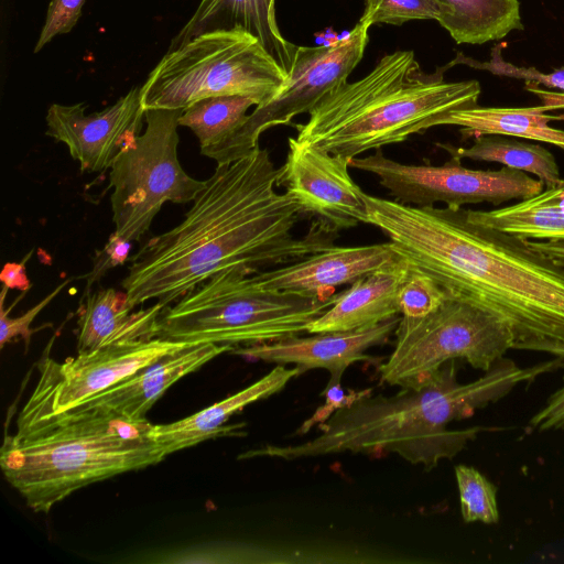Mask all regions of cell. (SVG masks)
<instances>
[{
  "label": "cell",
  "mask_w": 564,
  "mask_h": 564,
  "mask_svg": "<svg viewBox=\"0 0 564 564\" xmlns=\"http://www.w3.org/2000/svg\"><path fill=\"white\" fill-rule=\"evenodd\" d=\"M279 174L260 147L217 165L183 220L129 259L121 282L129 304L156 300L167 306L220 272L254 273L333 246L337 231L316 220L305 236L293 235L305 214L288 192L278 193Z\"/></svg>",
  "instance_id": "cell-1"
},
{
  "label": "cell",
  "mask_w": 564,
  "mask_h": 564,
  "mask_svg": "<svg viewBox=\"0 0 564 564\" xmlns=\"http://www.w3.org/2000/svg\"><path fill=\"white\" fill-rule=\"evenodd\" d=\"M378 227L448 295L500 317L513 349L564 344V268L528 239L471 221L465 208L419 207L365 193Z\"/></svg>",
  "instance_id": "cell-2"
},
{
  "label": "cell",
  "mask_w": 564,
  "mask_h": 564,
  "mask_svg": "<svg viewBox=\"0 0 564 564\" xmlns=\"http://www.w3.org/2000/svg\"><path fill=\"white\" fill-rule=\"evenodd\" d=\"M564 368V359L520 367L501 358L480 378L457 381L455 360L445 362L426 381L403 387L390 397L356 394L318 424L319 433L303 443L267 445L241 455L245 458L270 457L284 460L336 453H395L425 470L442 459H452L481 432L495 427L470 426L452 430V421L471 416L477 409L505 398L519 384Z\"/></svg>",
  "instance_id": "cell-3"
},
{
  "label": "cell",
  "mask_w": 564,
  "mask_h": 564,
  "mask_svg": "<svg viewBox=\"0 0 564 564\" xmlns=\"http://www.w3.org/2000/svg\"><path fill=\"white\" fill-rule=\"evenodd\" d=\"M477 80L445 82L424 73L412 51L384 55L365 77L344 80L295 124V139L350 160L404 142L440 126L452 112L477 106Z\"/></svg>",
  "instance_id": "cell-4"
},
{
  "label": "cell",
  "mask_w": 564,
  "mask_h": 564,
  "mask_svg": "<svg viewBox=\"0 0 564 564\" xmlns=\"http://www.w3.org/2000/svg\"><path fill=\"white\" fill-rule=\"evenodd\" d=\"M152 426L147 419L74 409L6 435L0 467L29 508L48 512L78 489L163 460Z\"/></svg>",
  "instance_id": "cell-5"
},
{
  "label": "cell",
  "mask_w": 564,
  "mask_h": 564,
  "mask_svg": "<svg viewBox=\"0 0 564 564\" xmlns=\"http://www.w3.org/2000/svg\"><path fill=\"white\" fill-rule=\"evenodd\" d=\"M250 274L242 270L220 272L164 307L156 337L232 347L272 341L306 332L337 296L265 291Z\"/></svg>",
  "instance_id": "cell-6"
},
{
  "label": "cell",
  "mask_w": 564,
  "mask_h": 564,
  "mask_svg": "<svg viewBox=\"0 0 564 564\" xmlns=\"http://www.w3.org/2000/svg\"><path fill=\"white\" fill-rule=\"evenodd\" d=\"M286 77L254 36L239 29L217 30L167 51L140 94L144 110L184 109L215 96H243L261 106L279 94Z\"/></svg>",
  "instance_id": "cell-7"
},
{
  "label": "cell",
  "mask_w": 564,
  "mask_h": 564,
  "mask_svg": "<svg viewBox=\"0 0 564 564\" xmlns=\"http://www.w3.org/2000/svg\"><path fill=\"white\" fill-rule=\"evenodd\" d=\"M394 333V349L379 371L382 382L401 388L422 384L445 362L458 358L486 372L514 344L500 317L448 294L424 317L401 316Z\"/></svg>",
  "instance_id": "cell-8"
},
{
  "label": "cell",
  "mask_w": 564,
  "mask_h": 564,
  "mask_svg": "<svg viewBox=\"0 0 564 564\" xmlns=\"http://www.w3.org/2000/svg\"><path fill=\"white\" fill-rule=\"evenodd\" d=\"M183 109H145V129L110 167L115 232L138 241L164 203L193 202L205 185L182 167L177 128Z\"/></svg>",
  "instance_id": "cell-9"
},
{
  "label": "cell",
  "mask_w": 564,
  "mask_h": 564,
  "mask_svg": "<svg viewBox=\"0 0 564 564\" xmlns=\"http://www.w3.org/2000/svg\"><path fill=\"white\" fill-rule=\"evenodd\" d=\"M56 335L36 364L39 381L19 414L17 433L73 410L160 359L195 345L161 337L119 341L59 362L50 356Z\"/></svg>",
  "instance_id": "cell-10"
},
{
  "label": "cell",
  "mask_w": 564,
  "mask_h": 564,
  "mask_svg": "<svg viewBox=\"0 0 564 564\" xmlns=\"http://www.w3.org/2000/svg\"><path fill=\"white\" fill-rule=\"evenodd\" d=\"M460 161L451 156L436 166L404 164L387 158L378 149L371 155L350 159L349 167L376 175L392 199L419 207L436 203L452 209L479 203L499 206L531 197L544 186L539 178L512 167L473 170Z\"/></svg>",
  "instance_id": "cell-11"
},
{
  "label": "cell",
  "mask_w": 564,
  "mask_h": 564,
  "mask_svg": "<svg viewBox=\"0 0 564 564\" xmlns=\"http://www.w3.org/2000/svg\"><path fill=\"white\" fill-rule=\"evenodd\" d=\"M369 28L358 21L348 36L330 45L297 46L282 89L248 115L234 144L232 162L259 148L264 131L290 124L295 116L308 113L328 91L347 80L364 56Z\"/></svg>",
  "instance_id": "cell-12"
},
{
  "label": "cell",
  "mask_w": 564,
  "mask_h": 564,
  "mask_svg": "<svg viewBox=\"0 0 564 564\" xmlns=\"http://www.w3.org/2000/svg\"><path fill=\"white\" fill-rule=\"evenodd\" d=\"M288 144L278 186L286 188L305 216L337 232L369 224L365 193L348 172L349 160L295 138Z\"/></svg>",
  "instance_id": "cell-13"
},
{
  "label": "cell",
  "mask_w": 564,
  "mask_h": 564,
  "mask_svg": "<svg viewBox=\"0 0 564 564\" xmlns=\"http://www.w3.org/2000/svg\"><path fill=\"white\" fill-rule=\"evenodd\" d=\"M87 105L52 104L45 117L46 134L63 142L82 172L111 167L118 155L141 134L145 123L140 87L131 88L113 105L86 115Z\"/></svg>",
  "instance_id": "cell-14"
},
{
  "label": "cell",
  "mask_w": 564,
  "mask_h": 564,
  "mask_svg": "<svg viewBox=\"0 0 564 564\" xmlns=\"http://www.w3.org/2000/svg\"><path fill=\"white\" fill-rule=\"evenodd\" d=\"M404 258L390 242L354 247L329 246L283 267L251 273L253 283L265 291L328 297L335 288L379 270L395 265Z\"/></svg>",
  "instance_id": "cell-15"
},
{
  "label": "cell",
  "mask_w": 564,
  "mask_h": 564,
  "mask_svg": "<svg viewBox=\"0 0 564 564\" xmlns=\"http://www.w3.org/2000/svg\"><path fill=\"white\" fill-rule=\"evenodd\" d=\"M400 317L369 328L315 333L310 337L291 336L272 341L234 347L231 354L276 365L299 366L303 371L322 368L329 372L325 390L340 386L345 370L355 362L369 361L367 349L386 343Z\"/></svg>",
  "instance_id": "cell-16"
},
{
  "label": "cell",
  "mask_w": 564,
  "mask_h": 564,
  "mask_svg": "<svg viewBox=\"0 0 564 564\" xmlns=\"http://www.w3.org/2000/svg\"><path fill=\"white\" fill-rule=\"evenodd\" d=\"M232 348L213 343L192 345L148 366L75 409L97 410L133 421L144 420L147 412L173 383Z\"/></svg>",
  "instance_id": "cell-17"
},
{
  "label": "cell",
  "mask_w": 564,
  "mask_h": 564,
  "mask_svg": "<svg viewBox=\"0 0 564 564\" xmlns=\"http://www.w3.org/2000/svg\"><path fill=\"white\" fill-rule=\"evenodd\" d=\"M236 29L254 36L289 75L297 46L279 30L275 0H202L167 51L206 32Z\"/></svg>",
  "instance_id": "cell-18"
},
{
  "label": "cell",
  "mask_w": 564,
  "mask_h": 564,
  "mask_svg": "<svg viewBox=\"0 0 564 564\" xmlns=\"http://www.w3.org/2000/svg\"><path fill=\"white\" fill-rule=\"evenodd\" d=\"M410 269L404 259L356 280L337 294L329 308L308 324L306 333L369 328L398 316V293Z\"/></svg>",
  "instance_id": "cell-19"
},
{
  "label": "cell",
  "mask_w": 564,
  "mask_h": 564,
  "mask_svg": "<svg viewBox=\"0 0 564 564\" xmlns=\"http://www.w3.org/2000/svg\"><path fill=\"white\" fill-rule=\"evenodd\" d=\"M303 370L278 365L269 373L237 393L187 417L152 426L151 436L165 457L209 438L230 434L236 426L226 425L229 417L245 406L281 391Z\"/></svg>",
  "instance_id": "cell-20"
},
{
  "label": "cell",
  "mask_w": 564,
  "mask_h": 564,
  "mask_svg": "<svg viewBox=\"0 0 564 564\" xmlns=\"http://www.w3.org/2000/svg\"><path fill=\"white\" fill-rule=\"evenodd\" d=\"M166 307L156 302L133 311L127 293L113 288L85 294L78 308L77 352L93 351L119 341L156 337L158 318Z\"/></svg>",
  "instance_id": "cell-21"
},
{
  "label": "cell",
  "mask_w": 564,
  "mask_h": 564,
  "mask_svg": "<svg viewBox=\"0 0 564 564\" xmlns=\"http://www.w3.org/2000/svg\"><path fill=\"white\" fill-rule=\"evenodd\" d=\"M552 106L527 108L479 107L452 112L440 126H457L465 137L500 134L528 139L555 145L564 150V130L549 124L561 120V116H550L545 111Z\"/></svg>",
  "instance_id": "cell-22"
},
{
  "label": "cell",
  "mask_w": 564,
  "mask_h": 564,
  "mask_svg": "<svg viewBox=\"0 0 564 564\" xmlns=\"http://www.w3.org/2000/svg\"><path fill=\"white\" fill-rule=\"evenodd\" d=\"M465 213L471 221L528 240H564V181L509 206Z\"/></svg>",
  "instance_id": "cell-23"
},
{
  "label": "cell",
  "mask_w": 564,
  "mask_h": 564,
  "mask_svg": "<svg viewBox=\"0 0 564 564\" xmlns=\"http://www.w3.org/2000/svg\"><path fill=\"white\" fill-rule=\"evenodd\" d=\"M257 106L243 96H215L197 100L183 109L178 123L198 139L200 153L217 165L232 163V150L248 110Z\"/></svg>",
  "instance_id": "cell-24"
},
{
  "label": "cell",
  "mask_w": 564,
  "mask_h": 564,
  "mask_svg": "<svg viewBox=\"0 0 564 564\" xmlns=\"http://www.w3.org/2000/svg\"><path fill=\"white\" fill-rule=\"evenodd\" d=\"M443 8L438 23L458 44H482L522 30L519 0H435Z\"/></svg>",
  "instance_id": "cell-25"
},
{
  "label": "cell",
  "mask_w": 564,
  "mask_h": 564,
  "mask_svg": "<svg viewBox=\"0 0 564 564\" xmlns=\"http://www.w3.org/2000/svg\"><path fill=\"white\" fill-rule=\"evenodd\" d=\"M436 145L459 160L500 163L534 175L546 187L560 185L564 181L554 155L546 148L531 141H521L508 135L485 134L475 137L471 145L466 148L445 143H436Z\"/></svg>",
  "instance_id": "cell-26"
},
{
  "label": "cell",
  "mask_w": 564,
  "mask_h": 564,
  "mask_svg": "<svg viewBox=\"0 0 564 564\" xmlns=\"http://www.w3.org/2000/svg\"><path fill=\"white\" fill-rule=\"evenodd\" d=\"M455 477L464 521L497 523L499 511L496 486L478 469L467 465H457Z\"/></svg>",
  "instance_id": "cell-27"
},
{
  "label": "cell",
  "mask_w": 564,
  "mask_h": 564,
  "mask_svg": "<svg viewBox=\"0 0 564 564\" xmlns=\"http://www.w3.org/2000/svg\"><path fill=\"white\" fill-rule=\"evenodd\" d=\"M443 17V8L435 0H365L360 22L401 25L411 20H436Z\"/></svg>",
  "instance_id": "cell-28"
},
{
  "label": "cell",
  "mask_w": 564,
  "mask_h": 564,
  "mask_svg": "<svg viewBox=\"0 0 564 564\" xmlns=\"http://www.w3.org/2000/svg\"><path fill=\"white\" fill-rule=\"evenodd\" d=\"M447 293L429 275L410 269L398 293L402 317L421 318L436 311Z\"/></svg>",
  "instance_id": "cell-29"
},
{
  "label": "cell",
  "mask_w": 564,
  "mask_h": 564,
  "mask_svg": "<svg viewBox=\"0 0 564 564\" xmlns=\"http://www.w3.org/2000/svg\"><path fill=\"white\" fill-rule=\"evenodd\" d=\"M72 282V279H66L61 284H58L48 295H46L41 302L35 304L33 307L28 310L23 315L12 318L9 316V313L11 308L14 306V304L11 305L8 310L4 308V300L7 295V291L9 290L7 286L3 285L1 290V300H0V346L3 348V346L17 337H20L23 339L25 344V348L28 349L31 336L33 333L42 328H31L32 322L35 319V317L39 315V313L47 306L51 301H53L61 291L64 290V288Z\"/></svg>",
  "instance_id": "cell-30"
},
{
  "label": "cell",
  "mask_w": 564,
  "mask_h": 564,
  "mask_svg": "<svg viewBox=\"0 0 564 564\" xmlns=\"http://www.w3.org/2000/svg\"><path fill=\"white\" fill-rule=\"evenodd\" d=\"M85 0H52L34 53H39L55 36L69 33L82 15Z\"/></svg>",
  "instance_id": "cell-31"
},
{
  "label": "cell",
  "mask_w": 564,
  "mask_h": 564,
  "mask_svg": "<svg viewBox=\"0 0 564 564\" xmlns=\"http://www.w3.org/2000/svg\"><path fill=\"white\" fill-rule=\"evenodd\" d=\"M131 247L132 241L122 238L113 231L104 248L95 253L93 270L87 274V289L108 270L121 265L129 260Z\"/></svg>",
  "instance_id": "cell-32"
},
{
  "label": "cell",
  "mask_w": 564,
  "mask_h": 564,
  "mask_svg": "<svg viewBox=\"0 0 564 564\" xmlns=\"http://www.w3.org/2000/svg\"><path fill=\"white\" fill-rule=\"evenodd\" d=\"M529 426L538 432L564 429V384L553 392L530 419Z\"/></svg>",
  "instance_id": "cell-33"
},
{
  "label": "cell",
  "mask_w": 564,
  "mask_h": 564,
  "mask_svg": "<svg viewBox=\"0 0 564 564\" xmlns=\"http://www.w3.org/2000/svg\"><path fill=\"white\" fill-rule=\"evenodd\" d=\"M484 67L488 68L495 74L523 78L527 82H535L547 87H554L564 90V69H557L551 74H542L534 68H519L505 62L496 61H492L490 64H485Z\"/></svg>",
  "instance_id": "cell-34"
},
{
  "label": "cell",
  "mask_w": 564,
  "mask_h": 564,
  "mask_svg": "<svg viewBox=\"0 0 564 564\" xmlns=\"http://www.w3.org/2000/svg\"><path fill=\"white\" fill-rule=\"evenodd\" d=\"M30 252L21 262H7L0 273V280L8 289H15L26 292L31 288V282L26 275L25 263L31 257Z\"/></svg>",
  "instance_id": "cell-35"
},
{
  "label": "cell",
  "mask_w": 564,
  "mask_h": 564,
  "mask_svg": "<svg viewBox=\"0 0 564 564\" xmlns=\"http://www.w3.org/2000/svg\"><path fill=\"white\" fill-rule=\"evenodd\" d=\"M534 248L550 257L564 268V240H541L534 242Z\"/></svg>",
  "instance_id": "cell-36"
}]
</instances>
